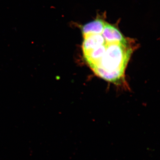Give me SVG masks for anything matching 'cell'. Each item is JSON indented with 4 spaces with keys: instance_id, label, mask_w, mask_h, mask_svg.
Segmentation results:
<instances>
[{
    "instance_id": "1",
    "label": "cell",
    "mask_w": 160,
    "mask_h": 160,
    "mask_svg": "<svg viewBox=\"0 0 160 160\" xmlns=\"http://www.w3.org/2000/svg\"><path fill=\"white\" fill-rule=\"evenodd\" d=\"M132 43L129 41L109 42L105 40L102 44L83 52V56L98 77L110 82L121 84L124 82L126 67L135 49Z\"/></svg>"
},
{
    "instance_id": "2",
    "label": "cell",
    "mask_w": 160,
    "mask_h": 160,
    "mask_svg": "<svg viewBox=\"0 0 160 160\" xmlns=\"http://www.w3.org/2000/svg\"><path fill=\"white\" fill-rule=\"evenodd\" d=\"M102 35L106 42H109L125 43L129 41L115 26L106 22Z\"/></svg>"
},
{
    "instance_id": "3",
    "label": "cell",
    "mask_w": 160,
    "mask_h": 160,
    "mask_svg": "<svg viewBox=\"0 0 160 160\" xmlns=\"http://www.w3.org/2000/svg\"><path fill=\"white\" fill-rule=\"evenodd\" d=\"M105 23L103 20L98 18L83 25L81 27L83 37L89 34H102Z\"/></svg>"
}]
</instances>
